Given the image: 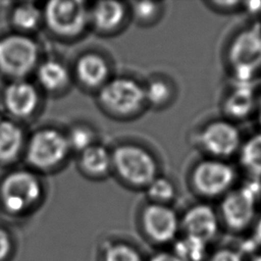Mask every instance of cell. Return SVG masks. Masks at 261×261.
Wrapping results in <instances>:
<instances>
[{
	"label": "cell",
	"instance_id": "6da1fadb",
	"mask_svg": "<svg viewBox=\"0 0 261 261\" xmlns=\"http://www.w3.org/2000/svg\"><path fill=\"white\" fill-rule=\"evenodd\" d=\"M226 61L239 83H249L261 69V27L239 32L228 45Z\"/></svg>",
	"mask_w": 261,
	"mask_h": 261
},
{
	"label": "cell",
	"instance_id": "7a4b0ae2",
	"mask_svg": "<svg viewBox=\"0 0 261 261\" xmlns=\"http://www.w3.org/2000/svg\"><path fill=\"white\" fill-rule=\"evenodd\" d=\"M111 163L122 179L136 187H148L158 176L154 156L136 145H121L111 155Z\"/></svg>",
	"mask_w": 261,
	"mask_h": 261
},
{
	"label": "cell",
	"instance_id": "3957f363",
	"mask_svg": "<svg viewBox=\"0 0 261 261\" xmlns=\"http://www.w3.org/2000/svg\"><path fill=\"white\" fill-rule=\"evenodd\" d=\"M236 180V171L221 159L208 158L198 162L191 173L192 187L204 198H217L227 194Z\"/></svg>",
	"mask_w": 261,
	"mask_h": 261
},
{
	"label": "cell",
	"instance_id": "277c9868",
	"mask_svg": "<svg viewBox=\"0 0 261 261\" xmlns=\"http://www.w3.org/2000/svg\"><path fill=\"white\" fill-rule=\"evenodd\" d=\"M38 46L22 35H10L0 40V70L20 79L31 72L38 61Z\"/></svg>",
	"mask_w": 261,
	"mask_h": 261
},
{
	"label": "cell",
	"instance_id": "5b68a950",
	"mask_svg": "<svg viewBox=\"0 0 261 261\" xmlns=\"http://www.w3.org/2000/svg\"><path fill=\"white\" fill-rule=\"evenodd\" d=\"M42 193L39 179L31 172L17 170L9 173L0 187V199L10 213H20L34 205Z\"/></svg>",
	"mask_w": 261,
	"mask_h": 261
},
{
	"label": "cell",
	"instance_id": "8992f818",
	"mask_svg": "<svg viewBox=\"0 0 261 261\" xmlns=\"http://www.w3.org/2000/svg\"><path fill=\"white\" fill-rule=\"evenodd\" d=\"M99 99L106 109L119 115L134 114L146 102L145 89L136 81L125 77L114 79L104 85Z\"/></svg>",
	"mask_w": 261,
	"mask_h": 261
},
{
	"label": "cell",
	"instance_id": "52a82bcc",
	"mask_svg": "<svg viewBox=\"0 0 261 261\" xmlns=\"http://www.w3.org/2000/svg\"><path fill=\"white\" fill-rule=\"evenodd\" d=\"M199 142L211 158L224 160L240 151L242 137L232 121L218 119L210 121L201 129Z\"/></svg>",
	"mask_w": 261,
	"mask_h": 261
},
{
	"label": "cell",
	"instance_id": "ba28073f",
	"mask_svg": "<svg viewBox=\"0 0 261 261\" xmlns=\"http://www.w3.org/2000/svg\"><path fill=\"white\" fill-rule=\"evenodd\" d=\"M68 150L65 136L56 129L44 128L32 136L28 145L27 158L33 166L46 169L63 161Z\"/></svg>",
	"mask_w": 261,
	"mask_h": 261
},
{
	"label": "cell",
	"instance_id": "9c48e42d",
	"mask_svg": "<svg viewBox=\"0 0 261 261\" xmlns=\"http://www.w3.org/2000/svg\"><path fill=\"white\" fill-rule=\"evenodd\" d=\"M45 19L53 33L65 37L76 36L86 28L88 11L83 1L54 0L45 6Z\"/></svg>",
	"mask_w": 261,
	"mask_h": 261
},
{
	"label": "cell",
	"instance_id": "30bf717a",
	"mask_svg": "<svg viewBox=\"0 0 261 261\" xmlns=\"http://www.w3.org/2000/svg\"><path fill=\"white\" fill-rule=\"evenodd\" d=\"M257 195L250 185L230 190L223 196L220 215L229 229L240 231L251 224L256 213Z\"/></svg>",
	"mask_w": 261,
	"mask_h": 261
},
{
	"label": "cell",
	"instance_id": "8fae6325",
	"mask_svg": "<svg viewBox=\"0 0 261 261\" xmlns=\"http://www.w3.org/2000/svg\"><path fill=\"white\" fill-rule=\"evenodd\" d=\"M142 223L146 234L156 243L172 241L177 234L179 220L175 211L165 204L151 203L145 207Z\"/></svg>",
	"mask_w": 261,
	"mask_h": 261
},
{
	"label": "cell",
	"instance_id": "7c38bea8",
	"mask_svg": "<svg viewBox=\"0 0 261 261\" xmlns=\"http://www.w3.org/2000/svg\"><path fill=\"white\" fill-rule=\"evenodd\" d=\"M186 236L205 244L211 241L218 230V216L207 204H197L187 210L180 221Z\"/></svg>",
	"mask_w": 261,
	"mask_h": 261
},
{
	"label": "cell",
	"instance_id": "4fadbf2b",
	"mask_svg": "<svg viewBox=\"0 0 261 261\" xmlns=\"http://www.w3.org/2000/svg\"><path fill=\"white\" fill-rule=\"evenodd\" d=\"M39 96L33 85L24 81L11 83L4 92V104L7 110L17 117L31 115L37 108Z\"/></svg>",
	"mask_w": 261,
	"mask_h": 261
},
{
	"label": "cell",
	"instance_id": "5bb4252c",
	"mask_svg": "<svg viewBox=\"0 0 261 261\" xmlns=\"http://www.w3.org/2000/svg\"><path fill=\"white\" fill-rule=\"evenodd\" d=\"M257 97L249 83H239L222 102V111L228 120L247 118L256 108Z\"/></svg>",
	"mask_w": 261,
	"mask_h": 261
},
{
	"label": "cell",
	"instance_id": "9a60e30c",
	"mask_svg": "<svg viewBox=\"0 0 261 261\" xmlns=\"http://www.w3.org/2000/svg\"><path fill=\"white\" fill-rule=\"evenodd\" d=\"M75 72L79 80L88 87H97L103 84L108 75L109 68L100 55L88 53L76 62Z\"/></svg>",
	"mask_w": 261,
	"mask_h": 261
},
{
	"label": "cell",
	"instance_id": "2e32d148",
	"mask_svg": "<svg viewBox=\"0 0 261 261\" xmlns=\"http://www.w3.org/2000/svg\"><path fill=\"white\" fill-rule=\"evenodd\" d=\"M22 130L9 120H0V162L13 161L22 147Z\"/></svg>",
	"mask_w": 261,
	"mask_h": 261
},
{
	"label": "cell",
	"instance_id": "e0dca14e",
	"mask_svg": "<svg viewBox=\"0 0 261 261\" xmlns=\"http://www.w3.org/2000/svg\"><path fill=\"white\" fill-rule=\"evenodd\" d=\"M123 5L116 1H100L92 10L95 25L102 31H110L119 25L124 17Z\"/></svg>",
	"mask_w": 261,
	"mask_h": 261
},
{
	"label": "cell",
	"instance_id": "ac0fdd59",
	"mask_svg": "<svg viewBox=\"0 0 261 261\" xmlns=\"http://www.w3.org/2000/svg\"><path fill=\"white\" fill-rule=\"evenodd\" d=\"M38 80L43 88L48 91L62 89L68 83V71L58 61L48 60L42 63L37 73Z\"/></svg>",
	"mask_w": 261,
	"mask_h": 261
},
{
	"label": "cell",
	"instance_id": "d6986e66",
	"mask_svg": "<svg viewBox=\"0 0 261 261\" xmlns=\"http://www.w3.org/2000/svg\"><path fill=\"white\" fill-rule=\"evenodd\" d=\"M240 160L246 171L253 176L261 177V133L242 144Z\"/></svg>",
	"mask_w": 261,
	"mask_h": 261
},
{
	"label": "cell",
	"instance_id": "ffe728a7",
	"mask_svg": "<svg viewBox=\"0 0 261 261\" xmlns=\"http://www.w3.org/2000/svg\"><path fill=\"white\" fill-rule=\"evenodd\" d=\"M81 164L91 174H103L112 164L111 155L104 147L93 144L82 152Z\"/></svg>",
	"mask_w": 261,
	"mask_h": 261
},
{
	"label": "cell",
	"instance_id": "44dd1931",
	"mask_svg": "<svg viewBox=\"0 0 261 261\" xmlns=\"http://www.w3.org/2000/svg\"><path fill=\"white\" fill-rule=\"evenodd\" d=\"M146 102L156 107L166 105L173 96V89L170 83L163 79H155L144 88Z\"/></svg>",
	"mask_w": 261,
	"mask_h": 261
},
{
	"label": "cell",
	"instance_id": "7402d4cb",
	"mask_svg": "<svg viewBox=\"0 0 261 261\" xmlns=\"http://www.w3.org/2000/svg\"><path fill=\"white\" fill-rule=\"evenodd\" d=\"M206 253V244L189 236L178 240L174 254L182 261H202Z\"/></svg>",
	"mask_w": 261,
	"mask_h": 261
},
{
	"label": "cell",
	"instance_id": "603a6c76",
	"mask_svg": "<svg viewBox=\"0 0 261 261\" xmlns=\"http://www.w3.org/2000/svg\"><path fill=\"white\" fill-rule=\"evenodd\" d=\"M41 13L38 8L30 3L17 6L12 13L13 24L22 31H32L39 24Z\"/></svg>",
	"mask_w": 261,
	"mask_h": 261
},
{
	"label": "cell",
	"instance_id": "cb8c5ba5",
	"mask_svg": "<svg viewBox=\"0 0 261 261\" xmlns=\"http://www.w3.org/2000/svg\"><path fill=\"white\" fill-rule=\"evenodd\" d=\"M147 194L153 203L167 205L175 197V187L170 179L157 176L147 187Z\"/></svg>",
	"mask_w": 261,
	"mask_h": 261
},
{
	"label": "cell",
	"instance_id": "d4e9b609",
	"mask_svg": "<svg viewBox=\"0 0 261 261\" xmlns=\"http://www.w3.org/2000/svg\"><path fill=\"white\" fill-rule=\"evenodd\" d=\"M104 261H143L138 251L125 244H114L105 252Z\"/></svg>",
	"mask_w": 261,
	"mask_h": 261
},
{
	"label": "cell",
	"instance_id": "484cf974",
	"mask_svg": "<svg viewBox=\"0 0 261 261\" xmlns=\"http://www.w3.org/2000/svg\"><path fill=\"white\" fill-rule=\"evenodd\" d=\"M69 148L76 151H84L88 147L92 146L93 134L92 132L85 126H75L73 127L68 137H66Z\"/></svg>",
	"mask_w": 261,
	"mask_h": 261
},
{
	"label": "cell",
	"instance_id": "4316f807",
	"mask_svg": "<svg viewBox=\"0 0 261 261\" xmlns=\"http://www.w3.org/2000/svg\"><path fill=\"white\" fill-rule=\"evenodd\" d=\"M160 11V4L149 1L135 2L134 12L138 19L142 21H150L154 19Z\"/></svg>",
	"mask_w": 261,
	"mask_h": 261
},
{
	"label": "cell",
	"instance_id": "83f0119b",
	"mask_svg": "<svg viewBox=\"0 0 261 261\" xmlns=\"http://www.w3.org/2000/svg\"><path fill=\"white\" fill-rule=\"evenodd\" d=\"M208 261H242L241 255L231 249H220L216 251Z\"/></svg>",
	"mask_w": 261,
	"mask_h": 261
},
{
	"label": "cell",
	"instance_id": "f1b7e54d",
	"mask_svg": "<svg viewBox=\"0 0 261 261\" xmlns=\"http://www.w3.org/2000/svg\"><path fill=\"white\" fill-rule=\"evenodd\" d=\"M11 240L9 234L2 228H0V261L7 258L11 251Z\"/></svg>",
	"mask_w": 261,
	"mask_h": 261
},
{
	"label": "cell",
	"instance_id": "f546056e",
	"mask_svg": "<svg viewBox=\"0 0 261 261\" xmlns=\"http://www.w3.org/2000/svg\"><path fill=\"white\" fill-rule=\"evenodd\" d=\"M242 4L243 2L241 1H211V5L214 8L218 10H224V11L237 9V7Z\"/></svg>",
	"mask_w": 261,
	"mask_h": 261
},
{
	"label": "cell",
	"instance_id": "4dcf8cb0",
	"mask_svg": "<svg viewBox=\"0 0 261 261\" xmlns=\"http://www.w3.org/2000/svg\"><path fill=\"white\" fill-rule=\"evenodd\" d=\"M149 261H182L174 253L161 252L154 255Z\"/></svg>",
	"mask_w": 261,
	"mask_h": 261
},
{
	"label": "cell",
	"instance_id": "1f68e13d",
	"mask_svg": "<svg viewBox=\"0 0 261 261\" xmlns=\"http://www.w3.org/2000/svg\"><path fill=\"white\" fill-rule=\"evenodd\" d=\"M256 112H257V116H258V121H259V125L261 127V94L260 96L257 97V101H256V108H255Z\"/></svg>",
	"mask_w": 261,
	"mask_h": 261
},
{
	"label": "cell",
	"instance_id": "d6a6232c",
	"mask_svg": "<svg viewBox=\"0 0 261 261\" xmlns=\"http://www.w3.org/2000/svg\"><path fill=\"white\" fill-rule=\"evenodd\" d=\"M255 238L258 243L261 244V217L259 218L255 227Z\"/></svg>",
	"mask_w": 261,
	"mask_h": 261
},
{
	"label": "cell",
	"instance_id": "836d02e7",
	"mask_svg": "<svg viewBox=\"0 0 261 261\" xmlns=\"http://www.w3.org/2000/svg\"><path fill=\"white\" fill-rule=\"evenodd\" d=\"M252 261H261V255H258V256L255 257Z\"/></svg>",
	"mask_w": 261,
	"mask_h": 261
}]
</instances>
